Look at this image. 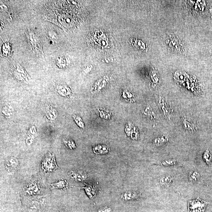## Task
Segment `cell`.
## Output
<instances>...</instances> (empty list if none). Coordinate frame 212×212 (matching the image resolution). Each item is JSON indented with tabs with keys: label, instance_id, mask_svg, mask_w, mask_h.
Masks as SVG:
<instances>
[{
	"label": "cell",
	"instance_id": "7a4b0ae2",
	"mask_svg": "<svg viewBox=\"0 0 212 212\" xmlns=\"http://www.w3.org/2000/svg\"><path fill=\"white\" fill-rule=\"evenodd\" d=\"M207 202L199 199L188 202V208L189 212H204L207 207Z\"/></svg>",
	"mask_w": 212,
	"mask_h": 212
},
{
	"label": "cell",
	"instance_id": "6da1fadb",
	"mask_svg": "<svg viewBox=\"0 0 212 212\" xmlns=\"http://www.w3.org/2000/svg\"><path fill=\"white\" fill-rule=\"evenodd\" d=\"M58 168L54 154L50 153L46 154L41 164L43 172L46 174H51L54 172Z\"/></svg>",
	"mask_w": 212,
	"mask_h": 212
},
{
	"label": "cell",
	"instance_id": "5b68a950",
	"mask_svg": "<svg viewBox=\"0 0 212 212\" xmlns=\"http://www.w3.org/2000/svg\"><path fill=\"white\" fill-rule=\"evenodd\" d=\"M19 162L16 158L13 157L8 158L6 161L5 168L8 172H14L19 166Z\"/></svg>",
	"mask_w": 212,
	"mask_h": 212
},
{
	"label": "cell",
	"instance_id": "8992f818",
	"mask_svg": "<svg viewBox=\"0 0 212 212\" xmlns=\"http://www.w3.org/2000/svg\"><path fill=\"white\" fill-rule=\"evenodd\" d=\"M141 194L137 191H127L124 192L121 196V199L125 201L134 200L140 197Z\"/></svg>",
	"mask_w": 212,
	"mask_h": 212
},
{
	"label": "cell",
	"instance_id": "52a82bcc",
	"mask_svg": "<svg viewBox=\"0 0 212 212\" xmlns=\"http://www.w3.org/2000/svg\"><path fill=\"white\" fill-rule=\"evenodd\" d=\"M52 189H60L65 190L68 188L67 182L64 179H61L54 183L50 184Z\"/></svg>",
	"mask_w": 212,
	"mask_h": 212
},
{
	"label": "cell",
	"instance_id": "8fae6325",
	"mask_svg": "<svg viewBox=\"0 0 212 212\" xmlns=\"http://www.w3.org/2000/svg\"><path fill=\"white\" fill-rule=\"evenodd\" d=\"M167 138L166 137L162 136L161 137L157 138L154 139V144L156 146H161L163 143L167 141Z\"/></svg>",
	"mask_w": 212,
	"mask_h": 212
},
{
	"label": "cell",
	"instance_id": "3957f363",
	"mask_svg": "<svg viewBox=\"0 0 212 212\" xmlns=\"http://www.w3.org/2000/svg\"><path fill=\"white\" fill-rule=\"evenodd\" d=\"M24 191L26 194L31 196L38 195L40 193V185L36 181H32L27 184L25 187Z\"/></svg>",
	"mask_w": 212,
	"mask_h": 212
},
{
	"label": "cell",
	"instance_id": "9a60e30c",
	"mask_svg": "<svg viewBox=\"0 0 212 212\" xmlns=\"http://www.w3.org/2000/svg\"><path fill=\"white\" fill-rule=\"evenodd\" d=\"M176 161L174 160H165L163 161L162 164L164 165H173L175 164Z\"/></svg>",
	"mask_w": 212,
	"mask_h": 212
},
{
	"label": "cell",
	"instance_id": "9c48e42d",
	"mask_svg": "<svg viewBox=\"0 0 212 212\" xmlns=\"http://www.w3.org/2000/svg\"><path fill=\"white\" fill-rule=\"evenodd\" d=\"M85 184L86 185L85 187H83L81 189H84L86 194L89 197L90 199H93L95 196L96 194L95 189L94 187L91 185L86 184Z\"/></svg>",
	"mask_w": 212,
	"mask_h": 212
},
{
	"label": "cell",
	"instance_id": "4fadbf2b",
	"mask_svg": "<svg viewBox=\"0 0 212 212\" xmlns=\"http://www.w3.org/2000/svg\"><path fill=\"white\" fill-rule=\"evenodd\" d=\"M183 123L185 129L188 130L194 131L196 129V127L195 125L188 122L185 119H184Z\"/></svg>",
	"mask_w": 212,
	"mask_h": 212
},
{
	"label": "cell",
	"instance_id": "30bf717a",
	"mask_svg": "<svg viewBox=\"0 0 212 212\" xmlns=\"http://www.w3.org/2000/svg\"><path fill=\"white\" fill-rule=\"evenodd\" d=\"M172 182V178L170 176H163L160 180V183L162 186L168 187L169 186Z\"/></svg>",
	"mask_w": 212,
	"mask_h": 212
},
{
	"label": "cell",
	"instance_id": "277c9868",
	"mask_svg": "<svg viewBox=\"0 0 212 212\" xmlns=\"http://www.w3.org/2000/svg\"><path fill=\"white\" fill-rule=\"evenodd\" d=\"M68 175L75 182H83L87 177L85 172L79 170H72L68 173Z\"/></svg>",
	"mask_w": 212,
	"mask_h": 212
},
{
	"label": "cell",
	"instance_id": "ba28073f",
	"mask_svg": "<svg viewBox=\"0 0 212 212\" xmlns=\"http://www.w3.org/2000/svg\"><path fill=\"white\" fill-rule=\"evenodd\" d=\"M109 151V148L105 145H98L93 148V151L97 154H107Z\"/></svg>",
	"mask_w": 212,
	"mask_h": 212
},
{
	"label": "cell",
	"instance_id": "7c38bea8",
	"mask_svg": "<svg viewBox=\"0 0 212 212\" xmlns=\"http://www.w3.org/2000/svg\"><path fill=\"white\" fill-rule=\"evenodd\" d=\"M203 157L208 165H210L211 164L212 156L208 149H207L205 151L204 154H203Z\"/></svg>",
	"mask_w": 212,
	"mask_h": 212
},
{
	"label": "cell",
	"instance_id": "5bb4252c",
	"mask_svg": "<svg viewBox=\"0 0 212 212\" xmlns=\"http://www.w3.org/2000/svg\"><path fill=\"white\" fill-rule=\"evenodd\" d=\"M199 174L198 172H194L191 174L189 176V180L191 182L195 183L199 180Z\"/></svg>",
	"mask_w": 212,
	"mask_h": 212
},
{
	"label": "cell",
	"instance_id": "2e32d148",
	"mask_svg": "<svg viewBox=\"0 0 212 212\" xmlns=\"http://www.w3.org/2000/svg\"><path fill=\"white\" fill-rule=\"evenodd\" d=\"M111 209L110 208L104 207L99 210L98 212H111Z\"/></svg>",
	"mask_w": 212,
	"mask_h": 212
}]
</instances>
